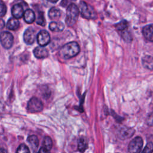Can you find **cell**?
I'll return each instance as SVG.
<instances>
[{
  "label": "cell",
  "instance_id": "cb8c5ba5",
  "mask_svg": "<svg viewBox=\"0 0 153 153\" xmlns=\"http://www.w3.org/2000/svg\"><path fill=\"white\" fill-rule=\"evenodd\" d=\"M17 152H20V153H28L30 152V150L28 148V147L24 143H22L19 145L18 147L17 151Z\"/></svg>",
  "mask_w": 153,
  "mask_h": 153
},
{
  "label": "cell",
  "instance_id": "52a82bcc",
  "mask_svg": "<svg viewBox=\"0 0 153 153\" xmlns=\"http://www.w3.org/2000/svg\"><path fill=\"white\" fill-rule=\"evenodd\" d=\"M36 38L35 30L32 27L27 28L24 32L23 40L26 44H32Z\"/></svg>",
  "mask_w": 153,
  "mask_h": 153
},
{
  "label": "cell",
  "instance_id": "d6986e66",
  "mask_svg": "<svg viewBox=\"0 0 153 153\" xmlns=\"http://www.w3.org/2000/svg\"><path fill=\"white\" fill-rule=\"evenodd\" d=\"M143 66L150 70L152 69V57L151 56H145L142 58Z\"/></svg>",
  "mask_w": 153,
  "mask_h": 153
},
{
  "label": "cell",
  "instance_id": "3957f363",
  "mask_svg": "<svg viewBox=\"0 0 153 153\" xmlns=\"http://www.w3.org/2000/svg\"><path fill=\"white\" fill-rule=\"evenodd\" d=\"M79 11L81 16L86 19H94L96 18V13L94 8L84 1H81L79 4Z\"/></svg>",
  "mask_w": 153,
  "mask_h": 153
},
{
  "label": "cell",
  "instance_id": "9a60e30c",
  "mask_svg": "<svg viewBox=\"0 0 153 153\" xmlns=\"http://www.w3.org/2000/svg\"><path fill=\"white\" fill-rule=\"evenodd\" d=\"M49 28L53 32H62L64 29L65 26L60 22H51L49 25Z\"/></svg>",
  "mask_w": 153,
  "mask_h": 153
},
{
  "label": "cell",
  "instance_id": "ac0fdd59",
  "mask_svg": "<svg viewBox=\"0 0 153 153\" xmlns=\"http://www.w3.org/2000/svg\"><path fill=\"white\" fill-rule=\"evenodd\" d=\"M88 146V141L85 137H81L78 142V149L80 152H84Z\"/></svg>",
  "mask_w": 153,
  "mask_h": 153
},
{
  "label": "cell",
  "instance_id": "7402d4cb",
  "mask_svg": "<svg viewBox=\"0 0 153 153\" xmlns=\"http://www.w3.org/2000/svg\"><path fill=\"white\" fill-rule=\"evenodd\" d=\"M128 26V23L126 20H121V22H120L119 23H117L115 26L116 27V29L120 31H122L123 30H125L127 28Z\"/></svg>",
  "mask_w": 153,
  "mask_h": 153
},
{
  "label": "cell",
  "instance_id": "484cf974",
  "mask_svg": "<svg viewBox=\"0 0 153 153\" xmlns=\"http://www.w3.org/2000/svg\"><path fill=\"white\" fill-rule=\"evenodd\" d=\"M152 148H153V145L152 142H149L148 144L146 145L144 149L143 150V152H148V153H151L152 152Z\"/></svg>",
  "mask_w": 153,
  "mask_h": 153
},
{
  "label": "cell",
  "instance_id": "4316f807",
  "mask_svg": "<svg viewBox=\"0 0 153 153\" xmlns=\"http://www.w3.org/2000/svg\"><path fill=\"white\" fill-rule=\"evenodd\" d=\"M4 26H5L4 21L2 19H0V32L2 30V29L4 27Z\"/></svg>",
  "mask_w": 153,
  "mask_h": 153
},
{
  "label": "cell",
  "instance_id": "e0dca14e",
  "mask_svg": "<svg viewBox=\"0 0 153 153\" xmlns=\"http://www.w3.org/2000/svg\"><path fill=\"white\" fill-rule=\"evenodd\" d=\"M27 142L29 143L33 151H36L39 146V140L36 136L31 135L27 137Z\"/></svg>",
  "mask_w": 153,
  "mask_h": 153
},
{
  "label": "cell",
  "instance_id": "ffe728a7",
  "mask_svg": "<svg viewBox=\"0 0 153 153\" xmlns=\"http://www.w3.org/2000/svg\"><path fill=\"white\" fill-rule=\"evenodd\" d=\"M133 132H134V130L131 128H121V130L120 131V136L123 138H128L131 137L133 135Z\"/></svg>",
  "mask_w": 153,
  "mask_h": 153
},
{
  "label": "cell",
  "instance_id": "d4e9b609",
  "mask_svg": "<svg viewBox=\"0 0 153 153\" xmlns=\"http://www.w3.org/2000/svg\"><path fill=\"white\" fill-rule=\"evenodd\" d=\"M7 12V7L4 2L0 0V17H3Z\"/></svg>",
  "mask_w": 153,
  "mask_h": 153
},
{
  "label": "cell",
  "instance_id": "7c38bea8",
  "mask_svg": "<svg viewBox=\"0 0 153 153\" xmlns=\"http://www.w3.org/2000/svg\"><path fill=\"white\" fill-rule=\"evenodd\" d=\"M153 27H152V25L150 24L148 25L145 26L143 29H142V33L144 36V37L149 41L150 42L153 41Z\"/></svg>",
  "mask_w": 153,
  "mask_h": 153
},
{
  "label": "cell",
  "instance_id": "83f0119b",
  "mask_svg": "<svg viewBox=\"0 0 153 153\" xmlns=\"http://www.w3.org/2000/svg\"><path fill=\"white\" fill-rule=\"evenodd\" d=\"M48 1H49V2H52V3H56V2H57L59 0H47Z\"/></svg>",
  "mask_w": 153,
  "mask_h": 153
},
{
  "label": "cell",
  "instance_id": "5bb4252c",
  "mask_svg": "<svg viewBox=\"0 0 153 153\" xmlns=\"http://www.w3.org/2000/svg\"><path fill=\"white\" fill-rule=\"evenodd\" d=\"M62 15L61 10L55 7L51 8L48 11V16L51 20H57Z\"/></svg>",
  "mask_w": 153,
  "mask_h": 153
},
{
  "label": "cell",
  "instance_id": "ba28073f",
  "mask_svg": "<svg viewBox=\"0 0 153 153\" xmlns=\"http://www.w3.org/2000/svg\"><path fill=\"white\" fill-rule=\"evenodd\" d=\"M37 42L40 46H45L50 42V36L49 33L45 30H41L36 35Z\"/></svg>",
  "mask_w": 153,
  "mask_h": 153
},
{
  "label": "cell",
  "instance_id": "6da1fadb",
  "mask_svg": "<svg viewBox=\"0 0 153 153\" xmlns=\"http://www.w3.org/2000/svg\"><path fill=\"white\" fill-rule=\"evenodd\" d=\"M80 51L79 44L75 41L69 42L63 45L59 50L60 56L65 59H69L76 56Z\"/></svg>",
  "mask_w": 153,
  "mask_h": 153
},
{
  "label": "cell",
  "instance_id": "9c48e42d",
  "mask_svg": "<svg viewBox=\"0 0 153 153\" xmlns=\"http://www.w3.org/2000/svg\"><path fill=\"white\" fill-rule=\"evenodd\" d=\"M11 13L13 16L16 19H20L23 17L24 10L23 6L20 4H16L14 5L11 9Z\"/></svg>",
  "mask_w": 153,
  "mask_h": 153
},
{
  "label": "cell",
  "instance_id": "8992f818",
  "mask_svg": "<svg viewBox=\"0 0 153 153\" xmlns=\"http://www.w3.org/2000/svg\"><path fill=\"white\" fill-rule=\"evenodd\" d=\"M143 139L141 137H136L131 140L128 146V151L131 153L140 152L143 146Z\"/></svg>",
  "mask_w": 153,
  "mask_h": 153
},
{
  "label": "cell",
  "instance_id": "5b68a950",
  "mask_svg": "<svg viewBox=\"0 0 153 153\" xmlns=\"http://www.w3.org/2000/svg\"><path fill=\"white\" fill-rule=\"evenodd\" d=\"M13 35L9 32L4 31L0 34V42L2 47L5 49H10L13 44Z\"/></svg>",
  "mask_w": 153,
  "mask_h": 153
},
{
  "label": "cell",
  "instance_id": "30bf717a",
  "mask_svg": "<svg viewBox=\"0 0 153 153\" xmlns=\"http://www.w3.org/2000/svg\"><path fill=\"white\" fill-rule=\"evenodd\" d=\"M53 142L50 137L45 136L42 141V146L39 150V152H47L52 148Z\"/></svg>",
  "mask_w": 153,
  "mask_h": 153
},
{
  "label": "cell",
  "instance_id": "7a4b0ae2",
  "mask_svg": "<svg viewBox=\"0 0 153 153\" xmlns=\"http://www.w3.org/2000/svg\"><path fill=\"white\" fill-rule=\"evenodd\" d=\"M79 8L75 4H70L66 10L65 19L66 24L69 26H73L78 20L79 16Z\"/></svg>",
  "mask_w": 153,
  "mask_h": 153
},
{
  "label": "cell",
  "instance_id": "603a6c76",
  "mask_svg": "<svg viewBox=\"0 0 153 153\" xmlns=\"http://www.w3.org/2000/svg\"><path fill=\"white\" fill-rule=\"evenodd\" d=\"M121 32V36L123 37V39L125 41H126L127 42H130L132 40L131 35L129 33V32L127 30V29H125V30H122Z\"/></svg>",
  "mask_w": 153,
  "mask_h": 153
},
{
  "label": "cell",
  "instance_id": "44dd1931",
  "mask_svg": "<svg viewBox=\"0 0 153 153\" xmlns=\"http://www.w3.org/2000/svg\"><path fill=\"white\" fill-rule=\"evenodd\" d=\"M36 23L42 26L45 25V20L43 12L42 11L38 12V15L36 17Z\"/></svg>",
  "mask_w": 153,
  "mask_h": 153
},
{
  "label": "cell",
  "instance_id": "277c9868",
  "mask_svg": "<svg viewBox=\"0 0 153 153\" xmlns=\"http://www.w3.org/2000/svg\"><path fill=\"white\" fill-rule=\"evenodd\" d=\"M43 109L42 102L36 97H32L28 102L27 105V111L30 113H36L40 112Z\"/></svg>",
  "mask_w": 153,
  "mask_h": 153
},
{
  "label": "cell",
  "instance_id": "8fae6325",
  "mask_svg": "<svg viewBox=\"0 0 153 153\" xmlns=\"http://www.w3.org/2000/svg\"><path fill=\"white\" fill-rule=\"evenodd\" d=\"M33 54L38 59H44L48 57V50L42 46L37 47L33 50Z\"/></svg>",
  "mask_w": 153,
  "mask_h": 153
},
{
  "label": "cell",
  "instance_id": "4fadbf2b",
  "mask_svg": "<svg viewBox=\"0 0 153 153\" xmlns=\"http://www.w3.org/2000/svg\"><path fill=\"white\" fill-rule=\"evenodd\" d=\"M23 18L26 23L30 24L32 23L35 20V13L30 9L26 10L23 13Z\"/></svg>",
  "mask_w": 153,
  "mask_h": 153
},
{
  "label": "cell",
  "instance_id": "2e32d148",
  "mask_svg": "<svg viewBox=\"0 0 153 153\" xmlns=\"http://www.w3.org/2000/svg\"><path fill=\"white\" fill-rule=\"evenodd\" d=\"M20 26L19 21L17 20V19H16L14 17L10 18L7 23V27L12 30H17Z\"/></svg>",
  "mask_w": 153,
  "mask_h": 153
}]
</instances>
